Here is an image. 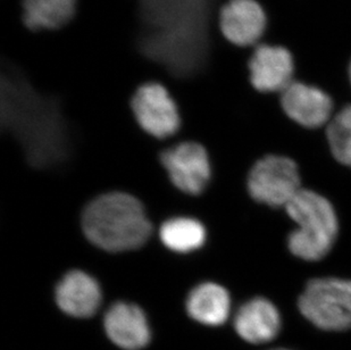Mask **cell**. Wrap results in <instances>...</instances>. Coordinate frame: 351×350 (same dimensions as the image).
I'll use <instances>...</instances> for the list:
<instances>
[{"mask_svg": "<svg viewBox=\"0 0 351 350\" xmlns=\"http://www.w3.org/2000/svg\"><path fill=\"white\" fill-rule=\"evenodd\" d=\"M215 0H139L138 47L176 78L198 75L208 63Z\"/></svg>", "mask_w": 351, "mask_h": 350, "instance_id": "obj_1", "label": "cell"}, {"mask_svg": "<svg viewBox=\"0 0 351 350\" xmlns=\"http://www.w3.org/2000/svg\"><path fill=\"white\" fill-rule=\"evenodd\" d=\"M83 233L107 253H125L143 247L153 225L143 204L125 192H108L93 199L82 213Z\"/></svg>", "mask_w": 351, "mask_h": 350, "instance_id": "obj_2", "label": "cell"}, {"mask_svg": "<svg viewBox=\"0 0 351 350\" xmlns=\"http://www.w3.org/2000/svg\"><path fill=\"white\" fill-rule=\"evenodd\" d=\"M297 228L289 233L287 245L293 256L306 261H318L328 256L339 233L337 211L326 197L302 189L285 206Z\"/></svg>", "mask_w": 351, "mask_h": 350, "instance_id": "obj_3", "label": "cell"}, {"mask_svg": "<svg viewBox=\"0 0 351 350\" xmlns=\"http://www.w3.org/2000/svg\"><path fill=\"white\" fill-rule=\"evenodd\" d=\"M298 307L304 317L321 330H348L351 280L331 277L313 279L299 296Z\"/></svg>", "mask_w": 351, "mask_h": 350, "instance_id": "obj_4", "label": "cell"}, {"mask_svg": "<svg viewBox=\"0 0 351 350\" xmlns=\"http://www.w3.org/2000/svg\"><path fill=\"white\" fill-rule=\"evenodd\" d=\"M247 189L256 202L273 209H285L302 189L298 165L287 156H265L250 170Z\"/></svg>", "mask_w": 351, "mask_h": 350, "instance_id": "obj_5", "label": "cell"}, {"mask_svg": "<svg viewBox=\"0 0 351 350\" xmlns=\"http://www.w3.org/2000/svg\"><path fill=\"white\" fill-rule=\"evenodd\" d=\"M131 108L145 132L165 139L179 131V109L169 91L158 83H146L133 95Z\"/></svg>", "mask_w": 351, "mask_h": 350, "instance_id": "obj_6", "label": "cell"}, {"mask_svg": "<svg viewBox=\"0 0 351 350\" xmlns=\"http://www.w3.org/2000/svg\"><path fill=\"white\" fill-rule=\"evenodd\" d=\"M160 162L180 191L197 196L207 188L212 165L208 152L198 142H182L167 149L162 152Z\"/></svg>", "mask_w": 351, "mask_h": 350, "instance_id": "obj_7", "label": "cell"}, {"mask_svg": "<svg viewBox=\"0 0 351 350\" xmlns=\"http://www.w3.org/2000/svg\"><path fill=\"white\" fill-rule=\"evenodd\" d=\"M281 106L289 119L306 129H317L332 119L331 97L309 83H290L281 93Z\"/></svg>", "mask_w": 351, "mask_h": 350, "instance_id": "obj_8", "label": "cell"}, {"mask_svg": "<svg viewBox=\"0 0 351 350\" xmlns=\"http://www.w3.org/2000/svg\"><path fill=\"white\" fill-rule=\"evenodd\" d=\"M249 78L259 93H282L295 74V60L290 50L278 45H261L249 60Z\"/></svg>", "mask_w": 351, "mask_h": 350, "instance_id": "obj_9", "label": "cell"}, {"mask_svg": "<svg viewBox=\"0 0 351 350\" xmlns=\"http://www.w3.org/2000/svg\"><path fill=\"white\" fill-rule=\"evenodd\" d=\"M221 30L237 46H252L262 39L267 25L265 10L256 0H230L219 14Z\"/></svg>", "mask_w": 351, "mask_h": 350, "instance_id": "obj_10", "label": "cell"}, {"mask_svg": "<svg viewBox=\"0 0 351 350\" xmlns=\"http://www.w3.org/2000/svg\"><path fill=\"white\" fill-rule=\"evenodd\" d=\"M104 327L107 337L124 350H141L152 340L146 314L136 304L119 301L106 312Z\"/></svg>", "mask_w": 351, "mask_h": 350, "instance_id": "obj_11", "label": "cell"}, {"mask_svg": "<svg viewBox=\"0 0 351 350\" xmlns=\"http://www.w3.org/2000/svg\"><path fill=\"white\" fill-rule=\"evenodd\" d=\"M60 311L77 318H89L99 310L103 292L98 281L80 270L67 272L55 289Z\"/></svg>", "mask_w": 351, "mask_h": 350, "instance_id": "obj_12", "label": "cell"}, {"mask_svg": "<svg viewBox=\"0 0 351 350\" xmlns=\"http://www.w3.org/2000/svg\"><path fill=\"white\" fill-rule=\"evenodd\" d=\"M280 312L266 298H252L239 308L234 317L237 334L250 344L272 341L281 330Z\"/></svg>", "mask_w": 351, "mask_h": 350, "instance_id": "obj_13", "label": "cell"}, {"mask_svg": "<svg viewBox=\"0 0 351 350\" xmlns=\"http://www.w3.org/2000/svg\"><path fill=\"white\" fill-rule=\"evenodd\" d=\"M186 313L207 327L226 323L231 313L229 291L215 282H204L193 288L186 301Z\"/></svg>", "mask_w": 351, "mask_h": 350, "instance_id": "obj_14", "label": "cell"}, {"mask_svg": "<svg viewBox=\"0 0 351 350\" xmlns=\"http://www.w3.org/2000/svg\"><path fill=\"white\" fill-rule=\"evenodd\" d=\"M77 0H23V22L31 30H53L69 23Z\"/></svg>", "mask_w": 351, "mask_h": 350, "instance_id": "obj_15", "label": "cell"}, {"mask_svg": "<svg viewBox=\"0 0 351 350\" xmlns=\"http://www.w3.org/2000/svg\"><path fill=\"white\" fill-rule=\"evenodd\" d=\"M159 239L169 250L189 254L205 245L207 232L198 220L179 216L169 218L160 225Z\"/></svg>", "mask_w": 351, "mask_h": 350, "instance_id": "obj_16", "label": "cell"}, {"mask_svg": "<svg viewBox=\"0 0 351 350\" xmlns=\"http://www.w3.org/2000/svg\"><path fill=\"white\" fill-rule=\"evenodd\" d=\"M326 137L333 157L342 165L351 167V105L332 117Z\"/></svg>", "mask_w": 351, "mask_h": 350, "instance_id": "obj_17", "label": "cell"}, {"mask_svg": "<svg viewBox=\"0 0 351 350\" xmlns=\"http://www.w3.org/2000/svg\"><path fill=\"white\" fill-rule=\"evenodd\" d=\"M348 74H349V80H350V84H351V62H350V64H349Z\"/></svg>", "mask_w": 351, "mask_h": 350, "instance_id": "obj_18", "label": "cell"}, {"mask_svg": "<svg viewBox=\"0 0 351 350\" xmlns=\"http://www.w3.org/2000/svg\"><path fill=\"white\" fill-rule=\"evenodd\" d=\"M274 350H290V349H274Z\"/></svg>", "mask_w": 351, "mask_h": 350, "instance_id": "obj_19", "label": "cell"}]
</instances>
